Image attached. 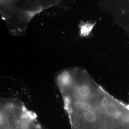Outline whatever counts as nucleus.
Segmentation results:
<instances>
[{
    "instance_id": "f257e3e1",
    "label": "nucleus",
    "mask_w": 129,
    "mask_h": 129,
    "mask_svg": "<svg viewBox=\"0 0 129 129\" xmlns=\"http://www.w3.org/2000/svg\"><path fill=\"white\" fill-rule=\"evenodd\" d=\"M62 0H1V14L10 32L21 36L37 14L58 5Z\"/></svg>"
},
{
    "instance_id": "f03ea898",
    "label": "nucleus",
    "mask_w": 129,
    "mask_h": 129,
    "mask_svg": "<svg viewBox=\"0 0 129 129\" xmlns=\"http://www.w3.org/2000/svg\"><path fill=\"white\" fill-rule=\"evenodd\" d=\"M110 11L117 24L129 34V0H112Z\"/></svg>"
},
{
    "instance_id": "7ed1b4c3",
    "label": "nucleus",
    "mask_w": 129,
    "mask_h": 129,
    "mask_svg": "<svg viewBox=\"0 0 129 129\" xmlns=\"http://www.w3.org/2000/svg\"><path fill=\"white\" fill-rule=\"evenodd\" d=\"M113 129H129V122L120 125Z\"/></svg>"
},
{
    "instance_id": "20e7f679",
    "label": "nucleus",
    "mask_w": 129,
    "mask_h": 129,
    "mask_svg": "<svg viewBox=\"0 0 129 129\" xmlns=\"http://www.w3.org/2000/svg\"></svg>"
}]
</instances>
